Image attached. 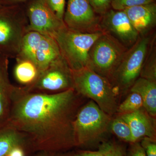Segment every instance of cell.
Returning a JSON list of instances; mask_svg holds the SVG:
<instances>
[{"mask_svg": "<svg viewBox=\"0 0 156 156\" xmlns=\"http://www.w3.org/2000/svg\"><path fill=\"white\" fill-rule=\"evenodd\" d=\"M24 87L30 91L47 93L73 89L72 70L62 56L39 73L33 83Z\"/></svg>", "mask_w": 156, "mask_h": 156, "instance_id": "8", "label": "cell"}, {"mask_svg": "<svg viewBox=\"0 0 156 156\" xmlns=\"http://www.w3.org/2000/svg\"><path fill=\"white\" fill-rule=\"evenodd\" d=\"M31 0H2L3 5H23Z\"/></svg>", "mask_w": 156, "mask_h": 156, "instance_id": "30", "label": "cell"}, {"mask_svg": "<svg viewBox=\"0 0 156 156\" xmlns=\"http://www.w3.org/2000/svg\"><path fill=\"white\" fill-rule=\"evenodd\" d=\"M140 77L156 82V36L151 44Z\"/></svg>", "mask_w": 156, "mask_h": 156, "instance_id": "21", "label": "cell"}, {"mask_svg": "<svg viewBox=\"0 0 156 156\" xmlns=\"http://www.w3.org/2000/svg\"><path fill=\"white\" fill-rule=\"evenodd\" d=\"M116 115L129 125L132 142L140 141L144 138L156 140V119L151 116L144 108L133 112Z\"/></svg>", "mask_w": 156, "mask_h": 156, "instance_id": "12", "label": "cell"}, {"mask_svg": "<svg viewBox=\"0 0 156 156\" xmlns=\"http://www.w3.org/2000/svg\"><path fill=\"white\" fill-rule=\"evenodd\" d=\"M74 151L66 152L39 151L35 156H73Z\"/></svg>", "mask_w": 156, "mask_h": 156, "instance_id": "29", "label": "cell"}, {"mask_svg": "<svg viewBox=\"0 0 156 156\" xmlns=\"http://www.w3.org/2000/svg\"><path fill=\"white\" fill-rule=\"evenodd\" d=\"M28 31H34L53 37L66 26L48 5L47 0H31L24 4Z\"/></svg>", "mask_w": 156, "mask_h": 156, "instance_id": "10", "label": "cell"}, {"mask_svg": "<svg viewBox=\"0 0 156 156\" xmlns=\"http://www.w3.org/2000/svg\"><path fill=\"white\" fill-rule=\"evenodd\" d=\"M100 26L102 32L109 34L128 49L140 37L124 11L110 9L101 16Z\"/></svg>", "mask_w": 156, "mask_h": 156, "instance_id": "11", "label": "cell"}, {"mask_svg": "<svg viewBox=\"0 0 156 156\" xmlns=\"http://www.w3.org/2000/svg\"><path fill=\"white\" fill-rule=\"evenodd\" d=\"M61 56L60 50L55 39L44 35L35 57V63L39 73Z\"/></svg>", "mask_w": 156, "mask_h": 156, "instance_id": "16", "label": "cell"}, {"mask_svg": "<svg viewBox=\"0 0 156 156\" xmlns=\"http://www.w3.org/2000/svg\"><path fill=\"white\" fill-rule=\"evenodd\" d=\"M155 34L140 37L137 41L125 53L111 79L110 82L119 96L129 92L140 77L144 60Z\"/></svg>", "mask_w": 156, "mask_h": 156, "instance_id": "5", "label": "cell"}, {"mask_svg": "<svg viewBox=\"0 0 156 156\" xmlns=\"http://www.w3.org/2000/svg\"><path fill=\"white\" fill-rule=\"evenodd\" d=\"M87 98L74 89L57 93L14 88L8 121L24 134L30 152H66L76 147L74 122Z\"/></svg>", "mask_w": 156, "mask_h": 156, "instance_id": "1", "label": "cell"}, {"mask_svg": "<svg viewBox=\"0 0 156 156\" xmlns=\"http://www.w3.org/2000/svg\"><path fill=\"white\" fill-rule=\"evenodd\" d=\"M128 49L110 34L103 32L90 49L88 66L110 82Z\"/></svg>", "mask_w": 156, "mask_h": 156, "instance_id": "7", "label": "cell"}, {"mask_svg": "<svg viewBox=\"0 0 156 156\" xmlns=\"http://www.w3.org/2000/svg\"><path fill=\"white\" fill-rule=\"evenodd\" d=\"M3 5H2V0H0V7H1V6H2Z\"/></svg>", "mask_w": 156, "mask_h": 156, "instance_id": "32", "label": "cell"}, {"mask_svg": "<svg viewBox=\"0 0 156 156\" xmlns=\"http://www.w3.org/2000/svg\"><path fill=\"white\" fill-rule=\"evenodd\" d=\"M113 117L99 107L93 101H87L78 111L74 122L76 147L93 150L110 132Z\"/></svg>", "mask_w": 156, "mask_h": 156, "instance_id": "2", "label": "cell"}, {"mask_svg": "<svg viewBox=\"0 0 156 156\" xmlns=\"http://www.w3.org/2000/svg\"><path fill=\"white\" fill-rule=\"evenodd\" d=\"M14 70L16 80L24 86L33 83L39 75V71L36 64L27 59L16 58Z\"/></svg>", "mask_w": 156, "mask_h": 156, "instance_id": "19", "label": "cell"}, {"mask_svg": "<svg viewBox=\"0 0 156 156\" xmlns=\"http://www.w3.org/2000/svg\"><path fill=\"white\" fill-rule=\"evenodd\" d=\"M25 151L21 147L14 148L8 156H24Z\"/></svg>", "mask_w": 156, "mask_h": 156, "instance_id": "31", "label": "cell"}, {"mask_svg": "<svg viewBox=\"0 0 156 156\" xmlns=\"http://www.w3.org/2000/svg\"><path fill=\"white\" fill-rule=\"evenodd\" d=\"M143 108V102L140 95L136 92H129L125 100L119 104L116 114L133 112Z\"/></svg>", "mask_w": 156, "mask_h": 156, "instance_id": "23", "label": "cell"}, {"mask_svg": "<svg viewBox=\"0 0 156 156\" xmlns=\"http://www.w3.org/2000/svg\"><path fill=\"white\" fill-rule=\"evenodd\" d=\"M102 33L77 32L65 26L55 34L53 38L71 69L77 71L88 66L90 49Z\"/></svg>", "mask_w": 156, "mask_h": 156, "instance_id": "6", "label": "cell"}, {"mask_svg": "<svg viewBox=\"0 0 156 156\" xmlns=\"http://www.w3.org/2000/svg\"><path fill=\"white\" fill-rule=\"evenodd\" d=\"M126 156H147L140 141L129 143Z\"/></svg>", "mask_w": 156, "mask_h": 156, "instance_id": "27", "label": "cell"}, {"mask_svg": "<svg viewBox=\"0 0 156 156\" xmlns=\"http://www.w3.org/2000/svg\"><path fill=\"white\" fill-rule=\"evenodd\" d=\"M154 2H155V0H113L112 4V9L124 11L131 7Z\"/></svg>", "mask_w": 156, "mask_h": 156, "instance_id": "24", "label": "cell"}, {"mask_svg": "<svg viewBox=\"0 0 156 156\" xmlns=\"http://www.w3.org/2000/svg\"><path fill=\"white\" fill-rule=\"evenodd\" d=\"M24 4L0 7V54L8 58L18 56L23 37L28 32Z\"/></svg>", "mask_w": 156, "mask_h": 156, "instance_id": "4", "label": "cell"}, {"mask_svg": "<svg viewBox=\"0 0 156 156\" xmlns=\"http://www.w3.org/2000/svg\"><path fill=\"white\" fill-rule=\"evenodd\" d=\"M110 130L122 142L128 143L132 142L131 128L128 123L118 115L113 117Z\"/></svg>", "mask_w": 156, "mask_h": 156, "instance_id": "22", "label": "cell"}, {"mask_svg": "<svg viewBox=\"0 0 156 156\" xmlns=\"http://www.w3.org/2000/svg\"><path fill=\"white\" fill-rule=\"evenodd\" d=\"M43 36L44 35L37 32H27L23 37L19 53L16 58L27 59L35 63L36 53Z\"/></svg>", "mask_w": 156, "mask_h": 156, "instance_id": "20", "label": "cell"}, {"mask_svg": "<svg viewBox=\"0 0 156 156\" xmlns=\"http://www.w3.org/2000/svg\"><path fill=\"white\" fill-rule=\"evenodd\" d=\"M9 58L0 56V124L8 120L15 86L9 79Z\"/></svg>", "mask_w": 156, "mask_h": 156, "instance_id": "14", "label": "cell"}, {"mask_svg": "<svg viewBox=\"0 0 156 156\" xmlns=\"http://www.w3.org/2000/svg\"><path fill=\"white\" fill-rule=\"evenodd\" d=\"M140 143L147 156H156V140L144 138Z\"/></svg>", "mask_w": 156, "mask_h": 156, "instance_id": "28", "label": "cell"}, {"mask_svg": "<svg viewBox=\"0 0 156 156\" xmlns=\"http://www.w3.org/2000/svg\"><path fill=\"white\" fill-rule=\"evenodd\" d=\"M1 55H1V54H0V56H1Z\"/></svg>", "mask_w": 156, "mask_h": 156, "instance_id": "33", "label": "cell"}, {"mask_svg": "<svg viewBox=\"0 0 156 156\" xmlns=\"http://www.w3.org/2000/svg\"><path fill=\"white\" fill-rule=\"evenodd\" d=\"M100 20L88 0H68L63 21L69 29L83 33L102 32Z\"/></svg>", "mask_w": 156, "mask_h": 156, "instance_id": "9", "label": "cell"}, {"mask_svg": "<svg viewBox=\"0 0 156 156\" xmlns=\"http://www.w3.org/2000/svg\"><path fill=\"white\" fill-rule=\"evenodd\" d=\"M124 11L140 37L152 34L156 25L155 2L134 6Z\"/></svg>", "mask_w": 156, "mask_h": 156, "instance_id": "13", "label": "cell"}, {"mask_svg": "<svg viewBox=\"0 0 156 156\" xmlns=\"http://www.w3.org/2000/svg\"><path fill=\"white\" fill-rule=\"evenodd\" d=\"M126 149L123 144L108 139L101 143L95 150L74 151L73 156H126Z\"/></svg>", "mask_w": 156, "mask_h": 156, "instance_id": "18", "label": "cell"}, {"mask_svg": "<svg viewBox=\"0 0 156 156\" xmlns=\"http://www.w3.org/2000/svg\"><path fill=\"white\" fill-rule=\"evenodd\" d=\"M48 5L59 19L63 20L66 0H47Z\"/></svg>", "mask_w": 156, "mask_h": 156, "instance_id": "26", "label": "cell"}, {"mask_svg": "<svg viewBox=\"0 0 156 156\" xmlns=\"http://www.w3.org/2000/svg\"><path fill=\"white\" fill-rule=\"evenodd\" d=\"M92 9L98 15L101 16L112 9L113 0H88Z\"/></svg>", "mask_w": 156, "mask_h": 156, "instance_id": "25", "label": "cell"}, {"mask_svg": "<svg viewBox=\"0 0 156 156\" xmlns=\"http://www.w3.org/2000/svg\"><path fill=\"white\" fill-rule=\"evenodd\" d=\"M129 92L139 94L142 98L144 108L151 116L156 118V82L138 78Z\"/></svg>", "mask_w": 156, "mask_h": 156, "instance_id": "17", "label": "cell"}, {"mask_svg": "<svg viewBox=\"0 0 156 156\" xmlns=\"http://www.w3.org/2000/svg\"><path fill=\"white\" fill-rule=\"evenodd\" d=\"M72 72L73 89L78 94L94 101L110 115L116 114L119 95L108 79L88 66Z\"/></svg>", "mask_w": 156, "mask_h": 156, "instance_id": "3", "label": "cell"}, {"mask_svg": "<svg viewBox=\"0 0 156 156\" xmlns=\"http://www.w3.org/2000/svg\"><path fill=\"white\" fill-rule=\"evenodd\" d=\"M17 147L30 152L24 134L14 128L8 120L0 124V156H8L13 149Z\"/></svg>", "mask_w": 156, "mask_h": 156, "instance_id": "15", "label": "cell"}]
</instances>
